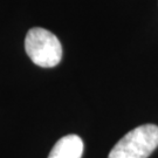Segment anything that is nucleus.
Segmentation results:
<instances>
[{"instance_id":"f257e3e1","label":"nucleus","mask_w":158,"mask_h":158,"mask_svg":"<svg viewBox=\"0 0 158 158\" xmlns=\"http://www.w3.org/2000/svg\"><path fill=\"white\" fill-rule=\"evenodd\" d=\"M158 147V127L139 125L119 139L108 158H148Z\"/></svg>"},{"instance_id":"7ed1b4c3","label":"nucleus","mask_w":158,"mask_h":158,"mask_svg":"<svg viewBox=\"0 0 158 158\" xmlns=\"http://www.w3.org/2000/svg\"><path fill=\"white\" fill-rule=\"evenodd\" d=\"M83 141L80 136H63L52 149L48 158H81L83 153Z\"/></svg>"},{"instance_id":"f03ea898","label":"nucleus","mask_w":158,"mask_h":158,"mask_svg":"<svg viewBox=\"0 0 158 158\" xmlns=\"http://www.w3.org/2000/svg\"><path fill=\"white\" fill-rule=\"evenodd\" d=\"M25 49L36 66L52 68L62 59V46L56 35L41 27L29 29L25 39Z\"/></svg>"}]
</instances>
